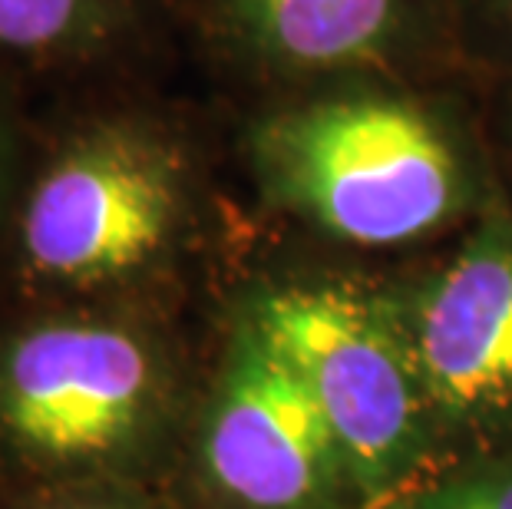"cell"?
Here are the masks:
<instances>
[{"label": "cell", "mask_w": 512, "mask_h": 509, "mask_svg": "<svg viewBox=\"0 0 512 509\" xmlns=\"http://www.w3.org/2000/svg\"><path fill=\"white\" fill-rule=\"evenodd\" d=\"M248 162L265 196L351 245H403L466 202L463 149L407 96L347 90L261 116Z\"/></svg>", "instance_id": "obj_1"}, {"label": "cell", "mask_w": 512, "mask_h": 509, "mask_svg": "<svg viewBox=\"0 0 512 509\" xmlns=\"http://www.w3.org/2000/svg\"><path fill=\"white\" fill-rule=\"evenodd\" d=\"M185 159L166 129L93 119L47 156L17 202L14 255L30 285L96 291L162 262L185 215Z\"/></svg>", "instance_id": "obj_2"}, {"label": "cell", "mask_w": 512, "mask_h": 509, "mask_svg": "<svg viewBox=\"0 0 512 509\" xmlns=\"http://www.w3.org/2000/svg\"><path fill=\"white\" fill-rule=\"evenodd\" d=\"M159 351L116 318L60 311L0 334V453L27 470L123 457L152 424Z\"/></svg>", "instance_id": "obj_3"}, {"label": "cell", "mask_w": 512, "mask_h": 509, "mask_svg": "<svg viewBox=\"0 0 512 509\" xmlns=\"http://www.w3.org/2000/svg\"><path fill=\"white\" fill-rule=\"evenodd\" d=\"M245 318L301 377L328 420L344 470L367 490L390 483L420 430V374L394 318L361 291L288 285Z\"/></svg>", "instance_id": "obj_4"}, {"label": "cell", "mask_w": 512, "mask_h": 509, "mask_svg": "<svg viewBox=\"0 0 512 509\" xmlns=\"http://www.w3.org/2000/svg\"><path fill=\"white\" fill-rule=\"evenodd\" d=\"M202 463L215 490L245 509H308L344 467L308 387L245 314L205 417Z\"/></svg>", "instance_id": "obj_5"}, {"label": "cell", "mask_w": 512, "mask_h": 509, "mask_svg": "<svg viewBox=\"0 0 512 509\" xmlns=\"http://www.w3.org/2000/svg\"><path fill=\"white\" fill-rule=\"evenodd\" d=\"M407 344L437 404H512V225H486L430 281Z\"/></svg>", "instance_id": "obj_6"}, {"label": "cell", "mask_w": 512, "mask_h": 509, "mask_svg": "<svg viewBox=\"0 0 512 509\" xmlns=\"http://www.w3.org/2000/svg\"><path fill=\"white\" fill-rule=\"evenodd\" d=\"M430 0H212L245 57L285 73L377 67L407 50Z\"/></svg>", "instance_id": "obj_7"}, {"label": "cell", "mask_w": 512, "mask_h": 509, "mask_svg": "<svg viewBox=\"0 0 512 509\" xmlns=\"http://www.w3.org/2000/svg\"><path fill=\"white\" fill-rule=\"evenodd\" d=\"M133 0H0V60L63 67L90 60L123 34Z\"/></svg>", "instance_id": "obj_8"}, {"label": "cell", "mask_w": 512, "mask_h": 509, "mask_svg": "<svg viewBox=\"0 0 512 509\" xmlns=\"http://www.w3.org/2000/svg\"><path fill=\"white\" fill-rule=\"evenodd\" d=\"M413 509H512V473L443 486Z\"/></svg>", "instance_id": "obj_9"}, {"label": "cell", "mask_w": 512, "mask_h": 509, "mask_svg": "<svg viewBox=\"0 0 512 509\" xmlns=\"http://www.w3.org/2000/svg\"><path fill=\"white\" fill-rule=\"evenodd\" d=\"M20 172V129L14 119V106L7 103V93L0 90V225H4L10 196L17 189Z\"/></svg>", "instance_id": "obj_10"}, {"label": "cell", "mask_w": 512, "mask_h": 509, "mask_svg": "<svg viewBox=\"0 0 512 509\" xmlns=\"http://www.w3.org/2000/svg\"><path fill=\"white\" fill-rule=\"evenodd\" d=\"M53 509H136V506H123V503H103V500H80V503H60Z\"/></svg>", "instance_id": "obj_11"}, {"label": "cell", "mask_w": 512, "mask_h": 509, "mask_svg": "<svg viewBox=\"0 0 512 509\" xmlns=\"http://www.w3.org/2000/svg\"><path fill=\"white\" fill-rule=\"evenodd\" d=\"M503 7L509 10V17H512V0H503Z\"/></svg>", "instance_id": "obj_12"}]
</instances>
